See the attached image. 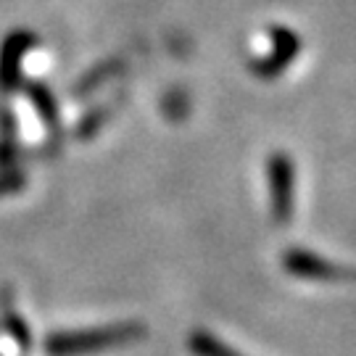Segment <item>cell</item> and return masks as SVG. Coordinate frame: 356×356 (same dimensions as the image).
Returning <instances> with one entry per match:
<instances>
[{
    "label": "cell",
    "mask_w": 356,
    "mask_h": 356,
    "mask_svg": "<svg viewBox=\"0 0 356 356\" xmlns=\"http://www.w3.org/2000/svg\"><path fill=\"white\" fill-rule=\"evenodd\" d=\"M282 264L288 272H293L296 277H304V280H322V282H356V269H346L332 264L327 259H322L317 254H309V251H285Z\"/></svg>",
    "instance_id": "7a4b0ae2"
},
{
    "label": "cell",
    "mask_w": 356,
    "mask_h": 356,
    "mask_svg": "<svg viewBox=\"0 0 356 356\" xmlns=\"http://www.w3.org/2000/svg\"><path fill=\"white\" fill-rule=\"evenodd\" d=\"M191 348L195 356H243V354H238L235 348H229V346L222 343L211 332H195L191 338Z\"/></svg>",
    "instance_id": "277c9868"
},
{
    "label": "cell",
    "mask_w": 356,
    "mask_h": 356,
    "mask_svg": "<svg viewBox=\"0 0 356 356\" xmlns=\"http://www.w3.org/2000/svg\"><path fill=\"white\" fill-rule=\"evenodd\" d=\"M272 38H275V51H272V56L256 64V72L261 76L280 74L282 69H285V64H291L293 56L298 53V38L293 32H288V29H275Z\"/></svg>",
    "instance_id": "3957f363"
},
{
    "label": "cell",
    "mask_w": 356,
    "mask_h": 356,
    "mask_svg": "<svg viewBox=\"0 0 356 356\" xmlns=\"http://www.w3.org/2000/svg\"><path fill=\"white\" fill-rule=\"evenodd\" d=\"M267 179L272 191V214L277 225L291 222L296 206V169L285 153H275L267 161Z\"/></svg>",
    "instance_id": "6da1fadb"
}]
</instances>
